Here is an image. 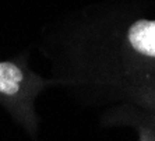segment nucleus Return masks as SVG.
<instances>
[{
	"label": "nucleus",
	"instance_id": "nucleus-1",
	"mask_svg": "<svg viewBox=\"0 0 155 141\" xmlns=\"http://www.w3.org/2000/svg\"><path fill=\"white\" fill-rule=\"evenodd\" d=\"M129 41L138 53L155 57V21L140 20L129 29Z\"/></svg>",
	"mask_w": 155,
	"mask_h": 141
},
{
	"label": "nucleus",
	"instance_id": "nucleus-2",
	"mask_svg": "<svg viewBox=\"0 0 155 141\" xmlns=\"http://www.w3.org/2000/svg\"><path fill=\"white\" fill-rule=\"evenodd\" d=\"M22 71L14 63H0V92L4 95H14L20 90L22 83Z\"/></svg>",
	"mask_w": 155,
	"mask_h": 141
}]
</instances>
